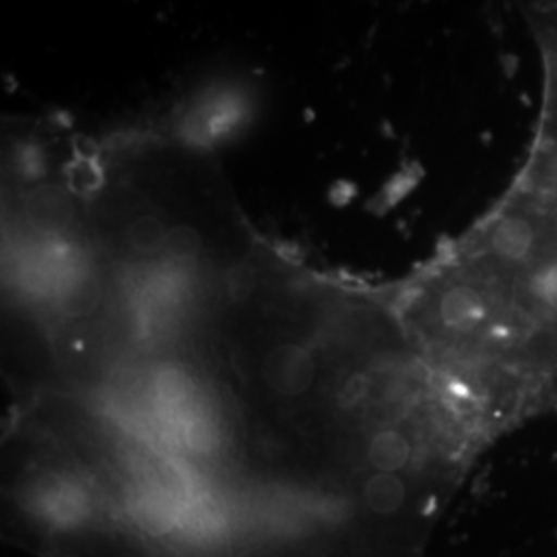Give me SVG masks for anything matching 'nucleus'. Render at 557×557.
<instances>
[{
    "mask_svg": "<svg viewBox=\"0 0 557 557\" xmlns=\"http://www.w3.org/2000/svg\"><path fill=\"white\" fill-rule=\"evenodd\" d=\"M0 379L13 398L62 391L59 366L0 275Z\"/></svg>",
    "mask_w": 557,
    "mask_h": 557,
    "instance_id": "2",
    "label": "nucleus"
},
{
    "mask_svg": "<svg viewBox=\"0 0 557 557\" xmlns=\"http://www.w3.org/2000/svg\"><path fill=\"white\" fill-rule=\"evenodd\" d=\"M487 314V301L483 294L471 285L450 287L440 301L442 322L455 331H471L479 326Z\"/></svg>",
    "mask_w": 557,
    "mask_h": 557,
    "instance_id": "3",
    "label": "nucleus"
},
{
    "mask_svg": "<svg viewBox=\"0 0 557 557\" xmlns=\"http://www.w3.org/2000/svg\"><path fill=\"white\" fill-rule=\"evenodd\" d=\"M490 242L502 259L522 260L531 255L537 242V230L533 221L522 215H508L496 223Z\"/></svg>",
    "mask_w": 557,
    "mask_h": 557,
    "instance_id": "4",
    "label": "nucleus"
},
{
    "mask_svg": "<svg viewBox=\"0 0 557 557\" xmlns=\"http://www.w3.org/2000/svg\"><path fill=\"white\" fill-rule=\"evenodd\" d=\"M161 455L103 398L44 391L0 423V539L36 557H163Z\"/></svg>",
    "mask_w": 557,
    "mask_h": 557,
    "instance_id": "1",
    "label": "nucleus"
}]
</instances>
